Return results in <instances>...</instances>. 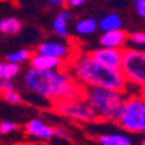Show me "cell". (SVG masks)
Masks as SVG:
<instances>
[{
    "mask_svg": "<svg viewBox=\"0 0 145 145\" xmlns=\"http://www.w3.org/2000/svg\"><path fill=\"white\" fill-rule=\"evenodd\" d=\"M22 84L33 96L45 99L49 103L56 101H73L84 98V88L72 79L66 69L62 71H37L27 68L23 72Z\"/></svg>",
    "mask_w": 145,
    "mask_h": 145,
    "instance_id": "1",
    "label": "cell"
},
{
    "mask_svg": "<svg viewBox=\"0 0 145 145\" xmlns=\"http://www.w3.org/2000/svg\"><path fill=\"white\" fill-rule=\"evenodd\" d=\"M66 71L76 84L84 88H103L127 93V80L121 71H112L102 66L88 53L78 52L71 62H68Z\"/></svg>",
    "mask_w": 145,
    "mask_h": 145,
    "instance_id": "2",
    "label": "cell"
},
{
    "mask_svg": "<svg viewBox=\"0 0 145 145\" xmlns=\"http://www.w3.org/2000/svg\"><path fill=\"white\" fill-rule=\"evenodd\" d=\"M84 98L95 112L98 121L116 122L127 99V93L103 88H89L84 91Z\"/></svg>",
    "mask_w": 145,
    "mask_h": 145,
    "instance_id": "3",
    "label": "cell"
},
{
    "mask_svg": "<svg viewBox=\"0 0 145 145\" xmlns=\"http://www.w3.org/2000/svg\"><path fill=\"white\" fill-rule=\"evenodd\" d=\"M115 123L128 134H145V93H129Z\"/></svg>",
    "mask_w": 145,
    "mask_h": 145,
    "instance_id": "4",
    "label": "cell"
},
{
    "mask_svg": "<svg viewBox=\"0 0 145 145\" xmlns=\"http://www.w3.org/2000/svg\"><path fill=\"white\" fill-rule=\"evenodd\" d=\"M121 72L128 86H134L137 92L145 93V50L137 48H125Z\"/></svg>",
    "mask_w": 145,
    "mask_h": 145,
    "instance_id": "5",
    "label": "cell"
},
{
    "mask_svg": "<svg viewBox=\"0 0 145 145\" xmlns=\"http://www.w3.org/2000/svg\"><path fill=\"white\" fill-rule=\"evenodd\" d=\"M50 109L59 116L78 123H93L98 121L95 112L89 106V103L85 101V98L73 99V101H65V99L56 101L52 103Z\"/></svg>",
    "mask_w": 145,
    "mask_h": 145,
    "instance_id": "6",
    "label": "cell"
},
{
    "mask_svg": "<svg viewBox=\"0 0 145 145\" xmlns=\"http://www.w3.org/2000/svg\"><path fill=\"white\" fill-rule=\"evenodd\" d=\"M36 52L43 53V55H49V56H53V57H57V59H62L63 62H66V65H68V62H71L72 57L78 53V50L73 48L72 43H69L68 40L59 39V37L45 39L43 42H40L37 45Z\"/></svg>",
    "mask_w": 145,
    "mask_h": 145,
    "instance_id": "7",
    "label": "cell"
},
{
    "mask_svg": "<svg viewBox=\"0 0 145 145\" xmlns=\"http://www.w3.org/2000/svg\"><path fill=\"white\" fill-rule=\"evenodd\" d=\"M88 53L102 66H105L112 71H121L123 50L121 49H108V48H96L88 50Z\"/></svg>",
    "mask_w": 145,
    "mask_h": 145,
    "instance_id": "8",
    "label": "cell"
},
{
    "mask_svg": "<svg viewBox=\"0 0 145 145\" xmlns=\"http://www.w3.org/2000/svg\"><path fill=\"white\" fill-rule=\"evenodd\" d=\"M23 131L27 137L33 139H39L42 142H49L55 138V127H52L50 123L45 122L42 118H37V116L29 119L25 123Z\"/></svg>",
    "mask_w": 145,
    "mask_h": 145,
    "instance_id": "9",
    "label": "cell"
},
{
    "mask_svg": "<svg viewBox=\"0 0 145 145\" xmlns=\"http://www.w3.org/2000/svg\"><path fill=\"white\" fill-rule=\"evenodd\" d=\"M29 66L37 71H62V69H66V62L49 55L33 52Z\"/></svg>",
    "mask_w": 145,
    "mask_h": 145,
    "instance_id": "10",
    "label": "cell"
},
{
    "mask_svg": "<svg viewBox=\"0 0 145 145\" xmlns=\"http://www.w3.org/2000/svg\"><path fill=\"white\" fill-rule=\"evenodd\" d=\"M98 42L101 48L108 49H121L123 50L127 48L128 42V33L125 30H114V32H105L101 33L98 37Z\"/></svg>",
    "mask_w": 145,
    "mask_h": 145,
    "instance_id": "11",
    "label": "cell"
},
{
    "mask_svg": "<svg viewBox=\"0 0 145 145\" xmlns=\"http://www.w3.org/2000/svg\"><path fill=\"white\" fill-rule=\"evenodd\" d=\"M71 20H72V13L69 9H62L57 12V14L52 20V32L55 33L56 37L63 40H68L71 37V30H69Z\"/></svg>",
    "mask_w": 145,
    "mask_h": 145,
    "instance_id": "12",
    "label": "cell"
},
{
    "mask_svg": "<svg viewBox=\"0 0 145 145\" xmlns=\"http://www.w3.org/2000/svg\"><path fill=\"white\" fill-rule=\"evenodd\" d=\"M99 145H135L127 132H102L95 137Z\"/></svg>",
    "mask_w": 145,
    "mask_h": 145,
    "instance_id": "13",
    "label": "cell"
},
{
    "mask_svg": "<svg viewBox=\"0 0 145 145\" xmlns=\"http://www.w3.org/2000/svg\"><path fill=\"white\" fill-rule=\"evenodd\" d=\"M98 29L105 33V32H114V30H122L123 29V20L119 13L116 12H109L103 14L98 20Z\"/></svg>",
    "mask_w": 145,
    "mask_h": 145,
    "instance_id": "14",
    "label": "cell"
},
{
    "mask_svg": "<svg viewBox=\"0 0 145 145\" xmlns=\"http://www.w3.org/2000/svg\"><path fill=\"white\" fill-rule=\"evenodd\" d=\"M98 30V20L95 17H80L78 19L75 25H73V32L80 36V37H85V36H91Z\"/></svg>",
    "mask_w": 145,
    "mask_h": 145,
    "instance_id": "15",
    "label": "cell"
},
{
    "mask_svg": "<svg viewBox=\"0 0 145 145\" xmlns=\"http://www.w3.org/2000/svg\"><path fill=\"white\" fill-rule=\"evenodd\" d=\"M22 30V22L16 16H7L0 19V33L6 36H14Z\"/></svg>",
    "mask_w": 145,
    "mask_h": 145,
    "instance_id": "16",
    "label": "cell"
},
{
    "mask_svg": "<svg viewBox=\"0 0 145 145\" xmlns=\"http://www.w3.org/2000/svg\"><path fill=\"white\" fill-rule=\"evenodd\" d=\"M32 56H33V52L30 49H17L6 56V62L14 63V65H22L25 62H30Z\"/></svg>",
    "mask_w": 145,
    "mask_h": 145,
    "instance_id": "17",
    "label": "cell"
},
{
    "mask_svg": "<svg viewBox=\"0 0 145 145\" xmlns=\"http://www.w3.org/2000/svg\"><path fill=\"white\" fill-rule=\"evenodd\" d=\"M128 42L137 49L145 46V30H134L128 33Z\"/></svg>",
    "mask_w": 145,
    "mask_h": 145,
    "instance_id": "18",
    "label": "cell"
},
{
    "mask_svg": "<svg viewBox=\"0 0 145 145\" xmlns=\"http://www.w3.org/2000/svg\"><path fill=\"white\" fill-rule=\"evenodd\" d=\"M19 128V125L13 121H9V119H3L0 121V135H9V134H13L16 132Z\"/></svg>",
    "mask_w": 145,
    "mask_h": 145,
    "instance_id": "19",
    "label": "cell"
},
{
    "mask_svg": "<svg viewBox=\"0 0 145 145\" xmlns=\"http://www.w3.org/2000/svg\"><path fill=\"white\" fill-rule=\"evenodd\" d=\"M3 99L10 103V105H20L23 102V98L17 91H13V92H9V93H5L3 95Z\"/></svg>",
    "mask_w": 145,
    "mask_h": 145,
    "instance_id": "20",
    "label": "cell"
},
{
    "mask_svg": "<svg viewBox=\"0 0 145 145\" xmlns=\"http://www.w3.org/2000/svg\"><path fill=\"white\" fill-rule=\"evenodd\" d=\"M16 91V85L13 80H9V79H2L0 80V95H5V93H9V92H13Z\"/></svg>",
    "mask_w": 145,
    "mask_h": 145,
    "instance_id": "21",
    "label": "cell"
},
{
    "mask_svg": "<svg viewBox=\"0 0 145 145\" xmlns=\"http://www.w3.org/2000/svg\"><path fill=\"white\" fill-rule=\"evenodd\" d=\"M134 9H135V13L142 20H145V0H138V2H135L134 3Z\"/></svg>",
    "mask_w": 145,
    "mask_h": 145,
    "instance_id": "22",
    "label": "cell"
},
{
    "mask_svg": "<svg viewBox=\"0 0 145 145\" xmlns=\"http://www.w3.org/2000/svg\"><path fill=\"white\" fill-rule=\"evenodd\" d=\"M55 137L56 138H59V139H69V137H71V134H69V131L65 128V127H55Z\"/></svg>",
    "mask_w": 145,
    "mask_h": 145,
    "instance_id": "23",
    "label": "cell"
},
{
    "mask_svg": "<svg viewBox=\"0 0 145 145\" xmlns=\"http://www.w3.org/2000/svg\"><path fill=\"white\" fill-rule=\"evenodd\" d=\"M46 6L49 9H57L62 10L66 6V0H46Z\"/></svg>",
    "mask_w": 145,
    "mask_h": 145,
    "instance_id": "24",
    "label": "cell"
},
{
    "mask_svg": "<svg viewBox=\"0 0 145 145\" xmlns=\"http://www.w3.org/2000/svg\"><path fill=\"white\" fill-rule=\"evenodd\" d=\"M86 3V0H66V7L68 9H79Z\"/></svg>",
    "mask_w": 145,
    "mask_h": 145,
    "instance_id": "25",
    "label": "cell"
},
{
    "mask_svg": "<svg viewBox=\"0 0 145 145\" xmlns=\"http://www.w3.org/2000/svg\"><path fill=\"white\" fill-rule=\"evenodd\" d=\"M6 69H7V62L0 60V80L6 79Z\"/></svg>",
    "mask_w": 145,
    "mask_h": 145,
    "instance_id": "26",
    "label": "cell"
},
{
    "mask_svg": "<svg viewBox=\"0 0 145 145\" xmlns=\"http://www.w3.org/2000/svg\"><path fill=\"white\" fill-rule=\"evenodd\" d=\"M139 145H145V137L141 139V142H139Z\"/></svg>",
    "mask_w": 145,
    "mask_h": 145,
    "instance_id": "27",
    "label": "cell"
},
{
    "mask_svg": "<svg viewBox=\"0 0 145 145\" xmlns=\"http://www.w3.org/2000/svg\"><path fill=\"white\" fill-rule=\"evenodd\" d=\"M132 2H134V3H135V2H138V0H132Z\"/></svg>",
    "mask_w": 145,
    "mask_h": 145,
    "instance_id": "28",
    "label": "cell"
}]
</instances>
